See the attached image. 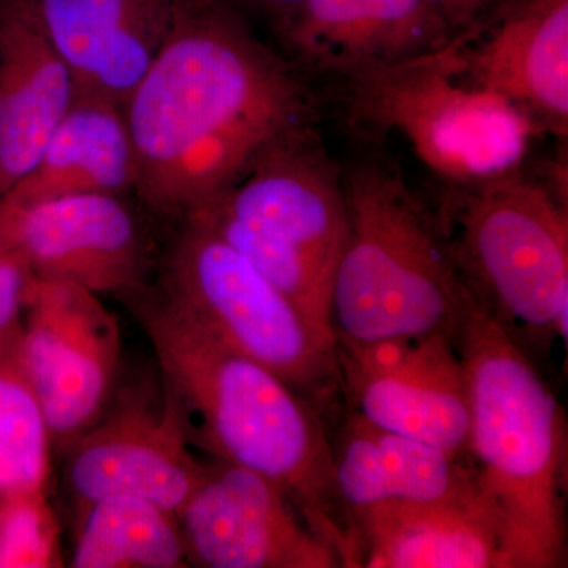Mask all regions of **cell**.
Listing matches in <instances>:
<instances>
[{"instance_id": "obj_1", "label": "cell", "mask_w": 568, "mask_h": 568, "mask_svg": "<svg viewBox=\"0 0 568 568\" xmlns=\"http://www.w3.org/2000/svg\"><path fill=\"white\" fill-rule=\"evenodd\" d=\"M123 114L134 192L152 211L186 219L268 153L312 134L315 103L297 67L257 40L227 0H178Z\"/></svg>"}, {"instance_id": "obj_2", "label": "cell", "mask_w": 568, "mask_h": 568, "mask_svg": "<svg viewBox=\"0 0 568 568\" xmlns=\"http://www.w3.org/2000/svg\"><path fill=\"white\" fill-rule=\"evenodd\" d=\"M134 297L160 381L178 403L194 450L274 481L342 567H358L354 523L336 491L327 417L163 294Z\"/></svg>"}, {"instance_id": "obj_3", "label": "cell", "mask_w": 568, "mask_h": 568, "mask_svg": "<svg viewBox=\"0 0 568 568\" xmlns=\"http://www.w3.org/2000/svg\"><path fill=\"white\" fill-rule=\"evenodd\" d=\"M455 343L469 399L467 462L496 511L500 564L566 566L562 407L517 336L473 290Z\"/></svg>"}, {"instance_id": "obj_4", "label": "cell", "mask_w": 568, "mask_h": 568, "mask_svg": "<svg viewBox=\"0 0 568 568\" xmlns=\"http://www.w3.org/2000/svg\"><path fill=\"white\" fill-rule=\"evenodd\" d=\"M347 237L332 287L335 335L353 342L457 334L470 287L437 216L379 163L343 179Z\"/></svg>"}, {"instance_id": "obj_5", "label": "cell", "mask_w": 568, "mask_h": 568, "mask_svg": "<svg viewBox=\"0 0 568 568\" xmlns=\"http://www.w3.org/2000/svg\"><path fill=\"white\" fill-rule=\"evenodd\" d=\"M325 332L347 237L343 179L315 134L268 153L204 211L193 213ZM189 219V216H186Z\"/></svg>"}, {"instance_id": "obj_6", "label": "cell", "mask_w": 568, "mask_h": 568, "mask_svg": "<svg viewBox=\"0 0 568 568\" xmlns=\"http://www.w3.org/2000/svg\"><path fill=\"white\" fill-rule=\"evenodd\" d=\"M345 81L355 122L402 134L420 162L452 186L519 170L541 132L504 97L470 80L458 36L439 50Z\"/></svg>"}, {"instance_id": "obj_7", "label": "cell", "mask_w": 568, "mask_h": 568, "mask_svg": "<svg viewBox=\"0 0 568 568\" xmlns=\"http://www.w3.org/2000/svg\"><path fill=\"white\" fill-rule=\"evenodd\" d=\"M436 216L466 283L500 323L567 339L568 215L551 186L519 168L452 186Z\"/></svg>"}, {"instance_id": "obj_8", "label": "cell", "mask_w": 568, "mask_h": 568, "mask_svg": "<svg viewBox=\"0 0 568 568\" xmlns=\"http://www.w3.org/2000/svg\"><path fill=\"white\" fill-rule=\"evenodd\" d=\"M183 222L168 256L164 297L334 417L343 398L335 334L310 323L211 227L193 216Z\"/></svg>"}, {"instance_id": "obj_9", "label": "cell", "mask_w": 568, "mask_h": 568, "mask_svg": "<svg viewBox=\"0 0 568 568\" xmlns=\"http://www.w3.org/2000/svg\"><path fill=\"white\" fill-rule=\"evenodd\" d=\"M24 312L22 358L52 450L65 452L110 402L121 364V325L102 295L36 275Z\"/></svg>"}, {"instance_id": "obj_10", "label": "cell", "mask_w": 568, "mask_h": 568, "mask_svg": "<svg viewBox=\"0 0 568 568\" xmlns=\"http://www.w3.org/2000/svg\"><path fill=\"white\" fill-rule=\"evenodd\" d=\"M63 481L74 507L136 496L178 515L207 474L178 403L160 392H125L65 452Z\"/></svg>"}, {"instance_id": "obj_11", "label": "cell", "mask_w": 568, "mask_h": 568, "mask_svg": "<svg viewBox=\"0 0 568 568\" xmlns=\"http://www.w3.org/2000/svg\"><path fill=\"white\" fill-rule=\"evenodd\" d=\"M335 336L347 406L381 428L467 458L469 399L454 336L435 332L366 343Z\"/></svg>"}, {"instance_id": "obj_12", "label": "cell", "mask_w": 568, "mask_h": 568, "mask_svg": "<svg viewBox=\"0 0 568 568\" xmlns=\"http://www.w3.org/2000/svg\"><path fill=\"white\" fill-rule=\"evenodd\" d=\"M190 566L334 568L338 555L293 500L261 474L209 463L200 487L178 514Z\"/></svg>"}, {"instance_id": "obj_13", "label": "cell", "mask_w": 568, "mask_h": 568, "mask_svg": "<svg viewBox=\"0 0 568 568\" xmlns=\"http://www.w3.org/2000/svg\"><path fill=\"white\" fill-rule=\"evenodd\" d=\"M3 209L11 246L20 250L33 275L99 295L142 293L145 248L136 219L121 196L77 194Z\"/></svg>"}, {"instance_id": "obj_14", "label": "cell", "mask_w": 568, "mask_h": 568, "mask_svg": "<svg viewBox=\"0 0 568 568\" xmlns=\"http://www.w3.org/2000/svg\"><path fill=\"white\" fill-rule=\"evenodd\" d=\"M458 37L470 80L567 136L568 0H506Z\"/></svg>"}, {"instance_id": "obj_15", "label": "cell", "mask_w": 568, "mask_h": 568, "mask_svg": "<svg viewBox=\"0 0 568 568\" xmlns=\"http://www.w3.org/2000/svg\"><path fill=\"white\" fill-rule=\"evenodd\" d=\"M275 29L298 65L343 80L439 50L455 37L426 0H304Z\"/></svg>"}, {"instance_id": "obj_16", "label": "cell", "mask_w": 568, "mask_h": 568, "mask_svg": "<svg viewBox=\"0 0 568 568\" xmlns=\"http://www.w3.org/2000/svg\"><path fill=\"white\" fill-rule=\"evenodd\" d=\"M74 95L123 108L162 48L178 0H28Z\"/></svg>"}, {"instance_id": "obj_17", "label": "cell", "mask_w": 568, "mask_h": 568, "mask_svg": "<svg viewBox=\"0 0 568 568\" xmlns=\"http://www.w3.org/2000/svg\"><path fill=\"white\" fill-rule=\"evenodd\" d=\"M358 567L503 568L499 525L476 476L436 500H387L353 517Z\"/></svg>"}, {"instance_id": "obj_18", "label": "cell", "mask_w": 568, "mask_h": 568, "mask_svg": "<svg viewBox=\"0 0 568 568\" xmlns=\"http://www.w3.org/2000/svg\"><path fill=\"white\" fill-rule=\"evenodd\" d=\"M73 100L70 70L28 0H0V197L36 168Z\"/></svg>"}, {"instance_id": "obj_19", "label": "cell", "mask_w": 568, "mask_h": 568, "mask_svg": "<svg viewBox=\"0 0 568 568\" xmlns=\"http://www.w3.org/2000/svg\"><path fill=\"white\" fill-rule=\"evenodd\" d=\"M338 424L331 433L335 485L351 518L387 500L440 499L474 478L467 458L381 428L353 407Z\"/></svg>"}, {"instance_id": "obj_20", "label": "cell", "mask_w": 568, "mask_h": 568, "mask_svg": "<svg viewBox=\"0 0 568 568\" xmlns=\"http://www.w3.org/2000/svg\"><path fill=\"white\" fill-rule=\"evenodd\" d=\"M136 159L123 108L74 95L36 168L9 194L7 209L77 196L134 192Z\"/></svg>"}, {"instance_id": "obj_21", "label": "cell", "mask_w": 568, "mask_h": 568, "mask_svg": "<svg viewBox=\"0 0 568 568\" xmlns=\"http://www.w3.org/2000/svg\"><path fill=\"white\" fill-rule=\"evenodd\" d=\"M73 568H185L178 515L136 496H106L77 510Z\"/></svg>"}, {"instance_id": "obj_22", "label": "cell", "mask_w": 568, "mask_h": 568, "mask_svg": "<svg viewBox=\"0 0 568 568\" xmlns=\"http://www.w3.org/2000/svg\"><path fill=\"white\" fill-rule=\"evenodd\" d=\"M51 436L26 369L21 323L0 339V499L47 491Z\"/></svg>"}, {"instance_id": "obj_23", "label": "cell", "mask_w": 568, "mask_h": 568, "mask_svg": "<svg viewBox=\"0 0 568 568\" xmlns=\"http://www.w3.org/2000/svg\"><path fill=\"white\" fill-rule=\"evenodd\" d=\"M61 530L47 491L0 499V568L63 567Z\"/></svg>"}, {"instance_id": "obj_24", "label": "cell", "mask_w": 568, "mask_h": 568, "mask_svg": "<svg viewBox=\"0 0 568 568\" xmlns=\"http://www.w3.org/2000/svg\"><path fill=\"white\" fill-rule=\"evenodd\" d=\"M33 280L31 265L20 250L0 253V339L21 323Z\"/></svg>"}, {"instance_id": "obj_25", "label": "cell", "mask_w": 568, "mask_h": 568, "mask_svg": "<svg viewBox=\"0 0 568 568\" xmlns=\"http://www.w3.org/2000/svg\"><path fill=\"white\" fill-rule=\"evenodd\" d=\"M455 37L480 26L506 0H426Z\"/></svg>"}, {"instance_id": "obj_26", "label": "cell", "mask_w": 568, "mask_h": 568, "mask_svg": "<svg viewBox=\"0 0 568 568\" xmlns=\"http://www.w3.org/2000/svg\"><path fill=\"white\" fill-rule=\"evenodd\" d=\"M256 9L264 11L272 21L278 22L297 9L304 0H250Z\"/></svg>"}, {"instance_id": "obj_27", "label": "cell", "mask_w": 568, "mask_h": 568, "mask_svg": "<svg viewBox=\"0 0 568 568\" xmlns=\"http://www.w3.org/2000/svg\"><path fill=\"white\" fill-rule=\"evenodd\" d=\"M9 248H11L9 219H7L6 209L0 203V253Z\"/></svg>"}]
</instances>
